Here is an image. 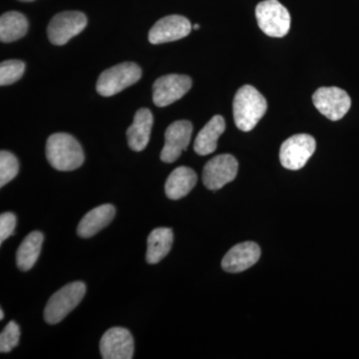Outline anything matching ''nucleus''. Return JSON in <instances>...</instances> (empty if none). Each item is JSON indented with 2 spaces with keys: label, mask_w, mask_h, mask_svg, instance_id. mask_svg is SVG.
Returning <instances> with one entry per match:
<instances>
[{
  "label": "nucleus",
  "mask_w": 359,
  "mask_h": 359,
  "mask_svg": "<svg viewBox=\"0 0 359 359\" xmlns=\"http://www.w3.org/2000/svg\"><path fill=\"white\" fill-rule=\"evenodd\" d=\"M226 130V122L221 115H216L201 130L194 143V150L200 156L212 154L216 151L218 140Z\"/></svg>",
  "instance_id": "obj_17"
},
{
  "label": "nucleus",
  "mask_w": 359,
  "mask_h": 359,
  "mask_svg": "<svg viewBox=\"0 0 359 359\" xmlns=\"http://www.w3.org/2000/svg\"><path fill=\"white\" fill-rule=\"evenodd\" d=\"M28 30V21L22 13L9 11L0 18V40L4 43L22 39Z\"/></svg>",
  "instance_id": "obj_21"
},
{
  "label": "nucleus",
  "mask_w": 359,
  "mask_h": 359,
  "mask_svg": "<svg viewBox=\"0 0 359 359\" xmlns=\"http://www.w3.org/2000/svg\"><path fill=\"white\" fill-rule=\"evenodd\" d=\"M20 340V325L15 321H9L0 334V351L8 353L18 346Z\"/></svg>",
  "instance_id": "obj_24"
},
{
  "label": "nucleus",
  "mask_w": 359,
  "mask_h": 359,
  "mask_svg": "<svg viewBox=\"0 0 359 359\" xmlns=\"http://www.w3.org/2000/svg\"><path fill=\"white\" fill-rule=\"evenodd\" d=\"M141 68L136 63L124 62L104 71L97 81V92L103 97H111L138 82Z\"/></svg>",
  "instance_id": "obj_4"
},
{
  "label": "nucleus",
  "mask_w": 359,
  "mask_h": 359,
  "mask_svg": "<svg viewBox=\"0 0 359 359\" xmlns=\"http://www.w3.org/2000/svg\"><path fill=\"white\" fill-rule=\"evenodd\" d=\"M257 25L264 34L271 37L285 36L290 32V14L278 0H264L256 8Z\"/></svg>",
  "instance_id": "obj_5"
},
{
  "label": "nucleus",
  "mask_w": 359,
  "mask_h": 359,
  "mask_svg": "<svg viewBox=\"0 0 359 359\" xmlns=\"http://www.w3.org/2000/svg\"><path fill=\"white\" fill-rule=\"evenodd\" d=\"M16 226V217L13 212H4L0 216V244L13 235Z\"/></svg>",
  "instance_id": "obj_25"
},
{
  "label": "nucleus",
  "mask_w": 359,
  "mask_h": 359,
  "mask_svg": "<svg viewBox=\"0 0 359 359\" xmlns=\"http://www.w3.org/2000/svg\"><path fill=\"white\" fill-rule=\"evenodd\" d=\"M233 110L236 126L241 131L250 132L266 114L268 102L255 87L245 85L236 94Z\"/></svg>",
  "instance_id": "obj_1"
},
{
  "label": "nucleus",
  "mask_w": 359,
  "mask_h": 359,
  "mask_svg": "<svg viewBox=\"0 0 359 359\" xmlns=\"http://www.w3.org/2000/svg\"><path fill=\"white\" fill-rule=\"evenodd\" d=\"M194 29L199 30L200 29V25H195L193 26Z\"/></svg>",
  "instance_id": "obj_27"
},
{
  "label": "nucleus",
  "mask_w": 359,
  "mask_h": 359,
  "mask_svg": "<svg viewBox=\"0 0 359 359\" xmlns=\"http://www.w3.org/2000/svg\"><path fill=\"white\" fill-rule=\"evenodd\" d=\"M191 87L192 79L187 75H165L153 85V102L158 107H166L185 96Z\"/></svg>",
  "instance_id": "obj_10"
},
{
  "label": "nucleus",
  "mask_w": 359,
  "mask_h": 359,
  "mask_svg": "<svg viewBox=\"0 0 359 359\" xmlns=\"http://www.w3.org/2000/svg\"><path fill=\"white\" fill-rule=\"evenodd\" d=\"M313 102L316 109L332 121H339L351 107V99L339 87H321L314 92Z\"/></svg>",
  "instance_id": "obj_7"
},
{
  "label": "nucleus",
  "mask_w": 359,
  "mask_h": 359,
  "mask_svg": "<svg viewBox=\"0 0 359 359\" xmlns=\"http://www.w3.org/2000/svg\"><path fill=\"white\" fill-rule=\"evenodd\" d=\"M316 149V142L309 134H297L283 142L280 151V161L285 169L301 170L306 166Z\"/></svg>",
  "instance_id": "obj_6"
},
{
  "label": "nucleus",
  "mask_w": 359,
  "mask_h": 359,
  "mask_svg": "<svg viewBox=\"0 0 359 359\" xmlns=\"http://www.w3.org/2000/svg\"><path fill=\"white\" fill-rule=\"evenodd\" d=\"M153 123L154 118L152 112L147 108H142L137 111L133 123L127 130V140L132 150L140 152L147 147Z\"/></svg>",
  "instance_id": "obj_15"
},
{
  "label": "nucleus",
  "mask_w": 359,
  "mask_h": 359,
  "mask_svg": "<svg viewBox=\"0 0 359 359\" xmlns=\"http://www.w3.org/2000/svg\"><path fill=\"white\" fill-rule=\"evenodd\" d=\"M193 125L187 120L172 123L165 132V145L161 152V160L165 163H174L181 157L190 144Z\"/></svg>",
  "instance_id": "obj_11"
},
{
  "label": "nucleus",
  "mask_w": 359,
  "mask_h": 359,
  "mask_svg": "<svg viewBox=\"0 0 359 359\" xmlns=\"http://www.w3.org/2000/svg\"><path fill=\"white\" fill-rule=\"evenodd\" d=\"M86 25L87 18L84 13L65 11L52 18L47 27V34L52 44L61 46L83 32Z\"/></svg>",
  "instance_id": "obj_8"
},
{
  "label": "nucleus",
  "mask_w": 359,
  "mask_h": 359,
  "mask_svg": "<svg viewBox=\"0 0 359 359\" xmlns=\"http://www.w3.org/2000/svg\"><path fill=\"white\" fill-rule=\"evenodd\" d=\"M173 231L169 228H158L151 231L147 240V263L155 264L169 254L173 245Z\"/></svg>",
  "instance_id": "obj_19"
},
{
  "label": "nucleus",
  "mask_w": 359,
  "mask_h": 359,
  "mask_svg": "<svg viewBox=\"0 0 359 359\" xmlns=\"http://www.w3.org/2000/svg\"><path fill=\"white\" fill-rule=\"evenodd\" d=\"M238 169V161L233 156H216L205 165L203 170V183L209 190H219L236 179Z\"/></svg>",
  "instance_id": "obj_9"
},
{
  "label": "nucleus",
  "mask_w": 359,
  "mask_h": 359,
  "mask_svg": "<svg viewBox=\"0 0 359 359\" xmlns=\"http://www.w3.org/2000/svg\"><path fill=\"white\" fill-rule=\"evenodd\" d=\"M198 177L193 169L179 167L168 177L165 192L171 200H179L188 195L197 184Z\"/></svg>",
  "instance_id": "obj_18"
},
{
  "label": "nucleus",
  "mask_w": 359,
  "mask_h": 359,
  "mask_svg": "<svg viewBox=\"0 0 359 359\" xmlns=\"http://www.w3.org/2000/svg\"><path fill=\"white\" fill-rule=\"evenodd\" d=\"M20 172V162L18 158L8 152L1 151L0 152V187H4L9 182L13 181Z\"/></svg>",
  "instance_id": "obj_22"
},
{
  "label": "nucleus",
  "mask_w": 359,
  "mask_h": 359,
  "mask_svg": "<svg viewBox=\"0 0 359 359\" xmlns=\"http://www.w3.org/2000/svg\"><path fill=\"white\" fill-rule=\"evenodd\" d=\"M46 158L54 169L68 172L81 167L85 156L74 137L67 133H55L46 142Z\"/></svg>",
  "instance_id": "obj_2"
},
{
  "label": "nucleus",
  "mask_w": 359,
  "mask_h": 359,
  "mask_svg": "<svg viewBox=\"0 0 359 359\" xmlns=\"http://www.w3.org/2000/svg\"><path fill=\"white\" fill-rule=\"evenodd\" d=\"M100 353L104 359H131L134 355V339L124 327H112L100 340Z\"/></svg>",
  "instance_id": "obj_12"
},
{
  "label": "nucleus",
  "mask_w": 359,
  "mask_h": 359,
  "mask_svg": "<svg viewBox=\"0 0 359 359\" xmlns=\"http://www.w3.org/2000/svg\"><path fill=\"white\" fill-rule=\"evenodd\" d=\"M86 294V285L82 282L68 283L57 290L47 302L44 309V320L48 325H56L65 320Z\"/></svg>",
  "instance_id": "obj_3"
},
{
  "label": "nucleus",
  "mask_w": 359,
  "mask_h": 359,
  "mask_svg": "<svg viewBox=\"0 0 359 359\" xmlns=\"http://www.w3.org/2000/svg\"><path fill=\"white\" fill-rule=\"evenodd\" d=\"M115 214V207L111 204L99 205L95 209L91 210L85 215L78 224V236L84 238L93 237L112 222Z\"/></svg>",
  "instance_id": "obj_16"
},
{
  "label": "nucleus",
  "mask_w": 359,
  "mask_h": 359,
  "mask_svg": "<svg viewBox=\"0 0 359 359\" xmlns=\"http://www.w3.org/2000/svg\"><path fill=\"white\" fill-rule=\"evenodd\" d=\"M25 71V62L20 60H7L0 65V85L6 86L15 83Z\"/></svg>",
  "instance_id": "obj_23"
},
{
  "label": "nucleus",
  "mask_w": 359,
  "mask_h": 359,
  "mask_svg": "<svg viewBox=\"0 0 359 359\" xmlns=\"http://www.w3.org/2000/svg\"><path fill=\"white\" fill-rule=\"evenodd\" d=\"M261 257V249L256 243L245 242L231 248L222 261V268L236 273L252 268Z\"/></svg>",
  "instance_id": "obj_14"
},
{
  "label": "nucleus",
  "mask_w": 359,
  "mask_h": 359,
  "mask_svg": "<svg viewBox=\"0 0 359 359\" xmlns=\"http://www.w3.org/2000/svg\"><path fill=\"white\" fill-rule=\"evenodd\" d=\"M20 1H23V2H32V1H34V0H20Z\"/></svg>",
  "instance_id": "obj_28"
},
{
  "label": "nucleus",
  "mask_w": 359,
  "mask_h": 359,
  "mask_svg": "<svg viewBox=\"0 0 359 359\" xmlns=\"http://www.w3.org/2000/svg\"><path fill=\"white\" fill-rule=\"evenodd\" d=\"M4 311H2V309H0V320H4Z\"/></svg>",
  "instance_id": "obj_26"
},
{
  "label": "nucleus",
  "mask_w": 359,
  "mask_h": 359,
  "mask_svg": "<svg viewBox=\"0 0 359 359\" xmlns=\"http://www.w3.org/2000/svg\"><path fill=\"white\" fill-rule=\"evenodd\" d=\"M43 241V233L39 231H32L23 240L16 252V264L20 271H27L33 268L39 259Z\"/></svg>",
  "instance_id": "obj_20"
},
{
  "label": "nucleus",
  "mask_w": 359,
  "mask_h": 359,
  "mask_svg": "<svg viewBox=\"0 0 359 359\" xmlns=\"http://www.w3.org/2000/svg\"><path fill=\"white\" fill-rule=\"evenodd\" d=\"M192 30L190 21L181 15H169L161 18L149 32V41L163 44L188 36Z\"/></svg>",
  "instance_id": "obj_13"
}]
</instances>
